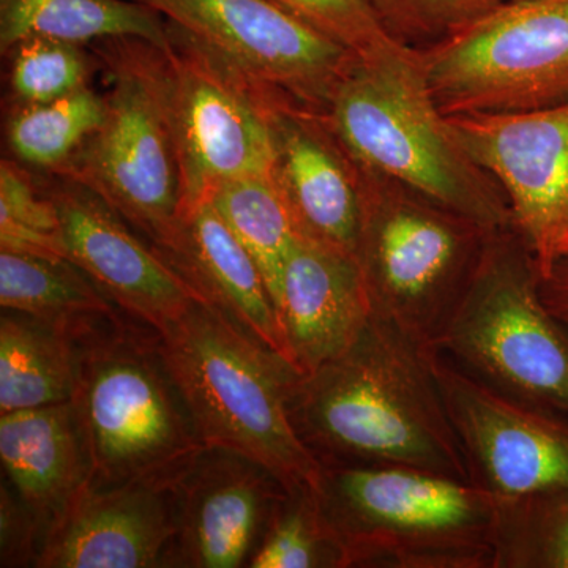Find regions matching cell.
I'll return each instance as SVG.
<instances>
[{
    "mask_svg": "<svg viewBox=\"0 0 568 568\" xmlns=\"http://www.w3.org/2000/svg\"><path fill=\"white\" fill-rule=\"evenodd\" d=\"M417 52L446 118L560 106L568 103V0L499 3Z\"/></svg>",
    "mask_w": 568,
    "mask_h": 568,
    "instance_id": "obj_9",
    "label": "cell"
},
{
    "mask_svg": "<svg viewBox=\"0 0 568 568\" xmlns=\"http://www.w3.org/2000/svg\"><path fill=\"white\" fill-rule=\"evenodd\" d=\"M89 48L106 80L103 123L52 175L88 186L162 250L174 237L182 211L166 51L141 39Z\"/></svg>",
    "mask_w": 568,
    "mask_h": 568,
    "instance_id": "obj_6",
    "label": "cell"
},
{
    "mask_svg": "<svg viewBox=\"0 0 568 568\" xmlns=\"http://www.w3.org/2000/svg\"><path fill=\"white\" fill-rule=\"evenodd\" d=\"M487 231L364 183L357 261L373 315L433 349L474 274Z\"/></svg>",
    "mask_w": 568,
    "mask_h": 568,
    "instance_id": "obj_8",
    "label": "cell"
},
{
    "mask_svg": "<svg viewBox=\"0 0 568 568\" xmlns=\"http://www.w3.org/2000/svg\"><path fill=\"white\" fill-rule=\"evenodd\" d=\"M287 489L248 458L204 448L175 485L173 567H248Z\"/></svg>",
    "mask_w": 568,
    "mask_h": 568,
    "instance_id": "obj_16",
    "label": "cell"
},
{
    "mask_svg": "<svg viewBox=\"0 0 568 568\" xmlns=\"http://www.w3.org/2000/svg\"><path fill=\"white\" fill-rule=\"evenodd\" d=\"M276 179L298 234L357 257L364 183L324 115L284 103L275 115Z\"/></svg>",
    "mask_w": 568,
    "mask_h": 568,
    "instance_id": "obj_18",
    "label": "cell"
},
{
    "mask_svg": "<svg viewBox=\"0 0 568 568\" xmlns=\"http://www.w3.org/2000/svg\"><path fill=\"white\" fill-rule=\"evenodd\" d=\"M0 459L10 487L47 530L89 478L71 402L0 414Z\"/></svg>",
    "mask_w": 568,
    "mask_h": 568,
    "instance_id": "obj_20",
    "label": "cell"
},
{
    "mask_svg": "<svg viewBox=\"0 0 568 568\" xmlns=\"http://www.w3.org/2000/svg\"><path fill=\"white\" fill-rule=\"evenodd\" d=\"M514 230L489 235L433 351L481 386L568 420V331Z\"/></svg>",
    "mask_w": 568,
    "mask_h": 568,
    "instance_id": "obj_7",
    "label": "cell"
},
{
    "mask_svg": "<svg viewBox=\"0 0 568 568\" xmlns=\"http://www.w3.org/2000/svg\"><path fill=\"white\" fill-rule=\"evenodd\" d=\"M381 24L406 47H429L499 6L495 0H369Z\"/></svg>",
    "mask_w": 568,
    "mask_h": 568,
    "instance_id": "obj_31",
    "label": "cell"
},
{
    "mask_svg": "<svg viewBox=\"0 0 568 568\" xmlns=\"http://www.w3.org/2000/svg\"><path fill=\"white\" fill-rule=\"evenodd\" d=\"M44 525L13 488H0V567H36Z\"/></svg>",
    "mask_w": 568,
    "mask_h": 568,
    "instance_id": "obj_32",
    "label": "cell"
},
{
    "mask_svg": "<svg viewBox=\"0 0 568 568\" xmlns=\"http://www.w3.org/2000/svg\"><path fill=\"white\" fill-rule=\"evenodd\" d=\"M275 308L286 358L302 376L345 353L373 316L357 257L302 234L284 260Z\"/></svg>",
    "mask_w": 568,
    "mask_h": 568,
    "instance_id": "obj_17",
    "label": "cell"
},
{
    "mask_svg": "<svg viewBox=\"0 0 568 568\" xmlns=\"http://www.w3.org/2000/svg\"><path fill=\"white\" fill-rule=\"evenodd\" d=\"M271 2L345 48L358 61H373L406 47L384 29L369 0H271Z\"/></svg>",
    "mask_w": 568,
    "mask_h": 568,
    "instance_id": "obj_30",
    "label": "cell"
},
{
    "mask_svg": "<svg viewBox=\"0 0 568 568\" xmlns=\"http://www.w3.org/2000/svg\"><path fill=\"white\" fill-rule=\"evenodd\" d=\"M215 48L287 100L327 114L358 59L271 0H134Z\"/></svg>",
    "mask_w": 568,
    "mask_h": 568,
    "instance_id": "obj_12",
    "label": "cell"
},
{
    "mask_svg": "<svg viewBox=\"0 0 568 568\" xmlns=\"http://www.w3.org/2000/svg\"><path fill=\"white\" fill-rule=\"evenodd\" d=\"M317 508L345 568H493L497 499L402 466L321 467Z\"/></svg>",
    "mask_w": 568,
    "mask_h": 568,
    "instance_id": "obj_5",
    "label": "cell"
},
{
    "mask_svg": "<svg viewBox=\"0 0 568 568\" xmlns=\"http://www.w3.org/2000/svg\"><path fill=\"white\" fill-rule=\"evenodd\" d=\"M209 200L252 254L276 306L284 260L298 235L276 171L223 183Z\"/></svg>",
    "mask_w": 568,
    "mask_h": 568,
    "instance_id": "obj_24",
    "label": "cell"
},
{
    "mask_svg": "<svg viewBox=\"0 0 568 568\" xmlns=\"http://www.w3.org/2000/svg\"><path fill=\"white\" fill-rule=\"evenodd\" d=\"M324 119L362 173L387 175L489 234L511 230L506 196L452 132L416 48L355 63Z\"/></svg>",
    "mask_w": 568,
    "mask_h": 568,
    "instance_id": "obj_2",
    "label": "cell"
},
{
    "mask_svg": "<svg viewBox=\"0 0 568 568\" xmlns=\"http://www.w3.org/2000/svg\"><path fill=\"white\" fill-rule=\"evenodd\" d=\"M29 39L91 47L97 41L141 39L170 48V22L134 0H0V52Z\"/></svg>",
    "mask_w": 568,
    "mask_h": 568,
    "instance_id": "obj_21",
    "label": "cell"
},
{
    "mask_svg": "<svg viewBox=\"0 0 568 568\" xmlns=\"http://www.w3.org/2000/svg\"><path fill=\"white\" fill-rule=\"evenodd\" d=\"M493 568H568V488L497 499Z\"/></svg>",
    "mask_w": 568,
    "mask_h": 568,
    "instance_id": "obj_26",
    "label": "cell"
},
{
    "mask_svg": "<svg viewBox=\"0 0 568 568\" xmlns=\"http://www.w3.org/2000/svg\"><path fill=\"white\" fill-rule=\"evenodd\" d=\"M435 372L470 484L508 499L568 488V420L519 405L435 353Z\"/></svg>",
    "mask_w": 568,
    "mask_h": 568,
    "instance_id": "obj_13",
    "label": "cell"
},
{
    "mask_svg": "<svg viewBox=\"0 0 568 568\" xmlns=\"http://www.w3.org/2000/svg\"><path fill=\"white\" fill-rule=\"evenodd\" d=\"M0 305L70 336L123 317L103 291L70 260L0 250Z\"/></svg>",
    "mask_w": 568,
    "mask_h": 568,
    "instance_id": "obj_22",
    "label": "cell"
},
{
    "mask_svg": "<svg viewBox=\"0 0 568 568\" xmlns=\"http://www.w3.org/2000/svg\"><path fill=\"white\" fill-rule=\"evenodd\" d=\"M541 301L568 331V253L562 254L551 268L538 280Z\"/></svg>",
    "mask_w": 568,
    "mask_h": 568,
    "instance_id": "obj_33",
    "label": "cell"
},
{
    "mask_svg": "<svg viewBox=\"0 0 568 568\" xmlns=\"http://www.w3.org/2000/svg\"><path fill=\"white\" fill-rule=\"evenodd\" d=\"M160 349L205 448L263 466L287 491L315 487L320 463L291 422L301 373L222 310L196 301L159 334Z\"/></svg>",
    "mask_w": 568,
    "mask_h": 568,
    "instance_id": "obj_3",
    "label": "cell"
},
{
    "mask_svg": "<svg viewBox=\"0 0 568 568\" xmlns=\"http://www.w3.org/2000/svg\"><path fill=\"white\" fill-rule=\"evenodd\" d=\"M250 568H345L342 549L325 526L313 487L278 500Z\"/></svg>",
    "mask_w": 568,
    "mask_h": 568,
    "instance_id": "obj_27",
    "label": "cell"
},
{
    "mask_svg": "<svg viewBox=\"0 0 568 568\" xmlns=\"http://www.w3.org/2000/svg\"><path fill=\"white\" fill-rule=\"evenodd\" d=\"M41 186L58 209L67 256L123 315L162 334L204 301L99 194L61 175Z\"/></svg>",
    "mask_w": 568,
    "mask_h": 568,
    "instance_id": "obj_14",
    "label": "cell"
},
{
    "mask_svg": "<svg viewBox=\"0 0 568 568\" xmlns=\"http://www.w3.org/2000/svg\"><path fill=\"white\" fill-rule=\"evenodd\" d=\"M496 3H510V2H518V0H495Z\"/></svg>",
    "mask_w": 568,
    "mask_h": 568,
    "instance_id": "obj_34",
    "label": "cell"
},
{
    "mask_svg": "<svg viewBox=\"0 0 568 568\" xmlns=\"http://www.w3.org/2000/svg\"><path fill=\"white\" fill-rule=\"evenodd\" d=\"M287 409L321 467H414L470 484L435 351L381 317L345 353L298 376Z\"/></svg>",
    "mask_w": 568,
    "mask_h": 568,
    "instance_id": "obj_1",
    "label": "cell"
},
{
    "mask_svg": "<svg viewBox=\"0 0 568 568\" xmlns=\"http://www.w3.org/2000/svg\"><path fill=\"white\" fill-rule=\"evenodd\" d=\"M166 58L181 213L223 183L274 173L276 111L294 102L174 22Z\"/></svg>",
    "mask_w": 568,
    "mask_h": 568,
    "instance_id": "obj_10",
    "label": "cell"
},
{
    "mask_svg": "<svg viewBox=\"0 0 568 568\" xmlns=\"http://www.w3.org/2000/svg\"><path fill=\"white\" fill-rule=\"evenodd\" d=\"M3 58L10 61V108L54 102L81 91L100 70L91 48L50 39L21 41Z\"/></svg>",
    "mask_w": 568,
    "mask_h": 568,
    "instance_id": "obj_28",
    "label": "cell"
},
{
    "mask_svg": "<svg viewBox=\"0 0 568 568\" xmlns=\"http://www.w3.org/2000/svg\"><path fill=\"white\" fill-rule=\"evenodd\" d=\"M178 481L110 488L85 481L44 530L36 567H173Z\"/></svg>",
    "mask_w": 568,
    "mask_h": 568,
    "instance_id": "obj_15",
    "label": "cell"
},
{
    "mask_svg": "<svg viewBox=\"0 0 568 568\" xmlns=\"http://www.w3.org/2000/svg\"><path fill=\"white\" fill-rule=\"evenodd\" d=\"M0 250L69 260L58 209L17 160L0 163Z\"/></svg>",
    "mask_w": 568,
    "mask_h": 568,
    "instance_id": "obj_29",
    "label": "cell"
},
{
    "mask_svg": "<svg viewBox=\"0 0 568 568\" xmlns=\"http://www.w3.org/2000/svg\"><path fill=\"white\" fill-rule=\"evenodd\" d=\"M156 252L205 302L286 358L282 328L264 276L211 200L183 211L174 237Z\"/></svg>",
    "mask_w": 568,
    "mask_h": 568,
    "instance_id": "obj_19",
    "label": "cell"
},
{
    "mask_svg": "<svg viewBox=\"0 0 568 568\" xmlns=\"http://www.w3.org/2000/svg\"><path fill=\"white\" fill-rule=\"evenodd\" d=\"M74 351L69 332L3 310L0 317V414L70 402Z\"/></svg>",
    "mask_w": 568,
    "mask_h": 568,
    "instance_id": "obj_23",
    "label": "cell"
},
{
    "mask_svg": "<svg viewBox=\"0 0 568 568\" xmlns=\"http://www.w3.org/2000/svg\"><path fill=\"white\" fill-rule=\"evenodd\" d=\"M568 253V241H567V245H566V252H564V254Z\"/></svg>",
    "mask_w": 568,
    "mask_h": 568,
    "instance_id": "obj_35",
    "label": "cell"
},
{
    "mask_svg": "<svg viewBox=\"0 0 568 568\" xmlns=\"http://www.w3.org/2000/svg\"><path fill=\"white\" fill-rule=\"evenodd\" d=\"M71 405L89 484L178 481L204 450L160 349L159 334L130 317L71 335Z\"/></svg>",
    "mask_w": 568,
    "mask_h": 568,
    "instance_id": "obj_4",
    "label": "cell"
},
{
    "mask_svg": "<svg viewBox=\"0 0 568 568\" xmlns=\"http://www.w3.org/2000/svg\"><path fill=\"white\" fill-rule=\"evenodd\" d=\"M103 93L91 85L54 102L9 108L6 140L14 160L58 174L103 123Z\"/></svg>",
    "mask_w": 568,
    "mask_h": 568,
    "instance_id": "obj_25",
    "label": "cell"
},
{
    "mask_svg": "<svg viewBox=\"0 0 568 568\" xmlns=\"http://www.w3.org/2000/svg\"><path fill=\"white\" fill-rule=\"evenodd\" d=\"M447 121L469 159L499 182L511 230L544 276L568 241V103Z\"/></svg>",
    "mask_w": 568,
    "mask_h": 568,
    "instance_id": "obj_11",
    "label": "cell"
}]
</instances>
